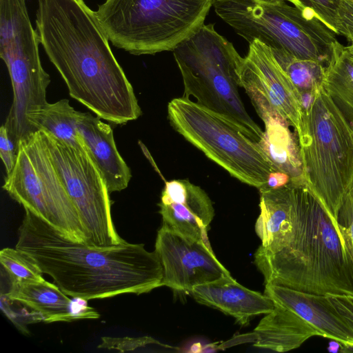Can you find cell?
Here are the masks:
<instances>
[{"label": "cell", "mask_w": 353, "mask_h": 353, "mask_svg": "<svg viewBox=\"0 0 353 353\" xmlns=\"http://www.w3.org/2000/svg\"><path fill=\"white\" fill-rule=\"evenodd\" d=\"M202 347L200 343H196L191 346L190 352H203Z\"/></svg>", "instance_id": "d6a6232c"}, {"label": "cell", "mask_w": 353, "mask_h": 353, "mask_svg": "<svg viewBox=\"0 0 353 353\" xmlns=\"http://www.w3.org/2000/svg\"><path fill=\"white\" fill-rule=\"evenodd\" d=\"M214 0H105L94 11L112 44L134 55L173 51L203 24Z\"/></svg>", "instance_id": "8992f818"}, {"label": "cell", "mask_w": 353, "mask_h": 353, "mask_svg": "<svg viewBox=\"0 0 353 353\" xmlns=\"http://www.w3.org/2000/svg\"><path fill=\"white\" fill-rule=\"evenodd\" d=\"M345 47H346V46H345ZM348 53H349V52H348ZM349 55H350V58H351V59H352V62H353V56H352V55H351L350 53H349Z\"/></svg>", "instance_id": "d590c367"}, {"label": "cell", "mask_w": 353, "mask_h": 353, "mask_svg": "<svg viewBox=\"0 0 353 353\" xmlns=\"http://www.w3.org/2000/svg\"><path fill=\"white\" fill-rule=\"evenodd\" d=\"M272 50L276 61L301 96L311 95L312 91L323 83L326 66L325 64L297 59L281 50Z\"/></svg>", "instance_id": "603a6c76"}, {"label": "cell", "mask_w": 353, "mask_h": 353, "mask_svg": "<svg viewBox=\"0 0 353 353\" xmlns=\"http://www.w3.org/2000/svg\"><path fill=\"white\" fill-rule=\"evenodd\" d=\"M337 310L353 328V295H327Z\"/></svg>", "instance_id": "f546056e"}, {"label": "cell", "mask_w": 353, "mask_h": 353, "mask_svg": "<svg viewBox=\"0 0 353 353\" xmlns=\"http://www.w3.org/2000/svg\"><path fill=\"white\" fill-rule=\"evenodd\" d=\"M264 123L265 130L259 142L276 170L286 173L291 181H305L296 134L290 123L270 105L256 110Z\"/></svg>", "instance_id": "ac0fdd59"}, {"label": "cell", "mask_w": 353, "mask_h": 353, "mask_svg": "<svg viewBox=\"0 0 353 353\" xmlns=\"http://www.w3.org/2000/svg\"><path fill=\"white\" fill-rule=\"evenodd\" d=\"M19 204L59 230L68 239L85 243V232L37 130L23 138L16 163L2 186Z\"/></svg>", "instance_id": "9c48e42d"}, {"label": "cell", "mask_w": 353, "mask_h": 353, "mask_svg": "<svg viewBox=\"0 0 353 353\" xmlns=\"http://www.w3.org/2000/svg\"><path fill=\"white\" fill-rule=\"evenodd\" d=\"M172 52L183 79V97L195 98L259 143L263 131L247 112L238 92L243 57L233 44L215 30L214 24L204 23Z\"/></svg>", "instance_id": "5b68a950"}, {"label": "cell", "mask_w": 353, "mask_h": 353, "mask_svg": "<svg viewBox=\"0 0 353 353\" xmlns=\"http://www.w3.org/2000/svg\"><path fill=\"white\" fill-rule=\"evenodd\" d=\"M50 157L75 205L85 232V244L105 248L125 242L117 234L104 177L85 144L71 145L40 130Z\"/></svg>", "instance_id": "30bf717a"}, {"label": "cell", "mask_w": 353, "mask_h": 353, "mask_svg": "<svg viewBox=\"0 0 353 353\" xmlns=\"http://www.w3.org/2000/svg\"><path fill=\"white\" fill-rule=\"evenodd\" d=\"M254 1H259V2H264V3L273 2V1H285L287 2L291 3L293 6H295L300 9H302L300 3H299V1L297 0H254ZM302 10H303V9H302Z\"/></svg>", "instance_id": "1f68e13d"}, {"label": "cell", "mask_w": 353, "mask_h": 353, "mask_svg": "<svg viewBox=\"0 0 353 353\" xmlns=\"http://www.w3.org/2000/svg\"><path fill=\"white\" fill-rule=\"evenodd\" d=\"M0 263L10 283H32L45 280L36 263L17 248L2 249L0 251Z\"/></svg>", "instance_id": "cb8c5ba5"}, {"label": "cell", "mask_w": 353, "mask_h": 353, "mask_svg": "<svg viewBox=\"0 0 353 353\" xmlns=\"http://www.w3.org/2000/svg\"><path fill=\"white\" fill-rule=\"evenodd\" d=\"M39 43L37 31L28 19L11 21L0 28V57L7 66L13 91L3 125L16 150L21 139L36 132L28 121V114L48 103L50 77L41 65Z\"/></svg>", "instance_id": "8fae6325"}, {"label": "cell", "mask_w": 353, "mask_h": 353, "mask_svg": "<svg viewBox=\"0 0 353 353\" xmlns=\"http://www.w3.org/2000/svg\"><path fill=\"white\" fill-rule=\"evenodd\" d=\"M264 294L293 311L319 333L320 336L353 347V328L327 295L307 293L270 283Z\"/></svg>", "instance_id": "9a60e30c"}, {"label": "cell", "mask_w": 353, "mask_h": 353, "mask_svg": "<svg viewBox=\"0 0 353 353\" xmlns=\"http://www.w3.org/2000/svg\"><path fill=\"white\" fill-rule=\"evenodd\" d=\"M332 342H331L329 345L328 350L330 352H337L338 351V345H341L339 342L332 340Z\"/></svg>", "instance_id": "836d02e7"}, {"label": "cell", "mask_w": 353, "mask_h": 353, "mask_svg": "<svg viewBox=\"0 0 353 353\" xmlns=\"http://www.w3.org/2000/svg\"><path fill=\"white\" fill-rule=\"evenodd\" d=\"M168 117L175 131L245 184L260 189L270 173L277 171L259 143L219 113L180 97L169 102Z\"/></svg>", "instance_id": "ba28073f"}, {"label": "cell", "mask_w": 353, "mask_h": 353, "mask_svg": "<svg viewBox=\"0 0 353 353\" xmlns=\"http://www.w3.org/2000/svg\"><path fill=\"white\" fill-rule=\"evenodd\" d=\"M291 181L290 176L281 171H272L270 173L266 186L276 189L288 184Z\"/></svg>", "instance_id": "4dcf8cb0"}, {"label": "cell", "mask_w": 353, "mask_h": 353, "mask_svg": "<svg viewBox=\"0 0 353 353\" xmlns=\"http://www.w3.org/2000/svg\"><path fill=\"white\" fill-rule=\"evenodd\" d=\"M154 251L163 268L162 285L174 291L190 292L196 285L230 275L210 245L163 225L157 232Z\"/></svg>", "instance_id": "4fadbf2b"}, {"label": "cell", "mask_w": 353, "mask_h": 353, "mask_svg": "<svg viewBox=\"0 0 353 353\" xmlns=\"http://www.w3.org/2000/svg\"><path fill=\"white\" fill-rule=\"evenodd\" d=\"M254 263L265 284L353 295V262L339 226L305 181L260 194Z\"/></svg>", "instance_id": "6da1fadb"}, {"label": "cell", "mask_w": 353, "mask_h": 353, "mask_svg": "<svg viewBox=\"0 0 353 353\" xmlns=\"http://www.w3.org/2000/svg\"><path fill=\"white\" fill-rule=\"evenodd\" d=\"M158 205L163 225L184 236L210 245L208 229L214 210L202 188L187 179L165 181Z\"/></svg>", "instance_id": "5bb4252c"}, {"label": "cell", "mask_w": 353, "mask_h": 353, "mask_svg": "<svg viewBox=\"0 0 353 353\" xmlns=\"http://www.w3.org/2000/svg\"><path fill=\"white\" fill-rule=\"evenodd\" d=\"M337 223L347 253L353 262V187L339 209Z\"/></svg>", "instance_id": "484cf974"}, {"label": "cell", "mask_w": 353, "mask_h": 353, "mask_svg": "<svg viewBox=\"0 0 353 353\" xmlns=\"http://www.w3.org/2000/svg\"><path fill=\"white\" fill-rule=\"evenodd\" d=\"M346 49L347 52L353 56V43H351V44L349 46H346Z\"/></svg>", "instance_id": "e575fe53"}, {"label": "cell", "mask_w": 353, "mask_h": 353, "mask_svg": "<svg viewBox=\"0 0 353 353\" xmlns=\"http://www.w3.org/2000/svg\"><path fill=\"white\" fill-rule=\"evenodd\" d=\"M0 157L5 166L6 174L10 173L16 163L17 150L4 125L0 128Z\"/></svg>", "instance_id": "83f0119b"}, {"label": "cell", "mask_w": 353, "mask_h": 353, "mask_svg": "<svg viewBox=\"0 0 353 353\" xmlns=\"http://www.w3.org/2000/svg\"><path fill=\"white\" fill-rule=\"evenodd\" d=\"M336 34H339V10L343 0H297Z\"/></svg>", "instance_id": "d4e9b609"}, {"label": "cell", "mask_w": 353, "mask_h": 353, "mask_svg": "<svg viewBox=\"0 0 353 353\" xmlns=\"http://www.w3.org/2000/svg\"><path fill=\"white\" fill-rule=\"evenodd\" d=\"M274 309L261 320L254 330L256 347L278 352L299 347L308 339L319 333L300 316L274 303Z\"/></svg>", "instance_id": "d6986e66"}, {"label": "cell", "mask_w": 353, "mask_h": 353, "mask_svg": "<svg viewBox=\"0 0 353 353\" xmlns=\"http://www.w3.org/2000/svg\"><path fill=\"white\" fill-rule=\"evenodd\" d=\"M5 294L10 300L39 313L46 323L76 320L74 299H70L56 284L46 280L10 283Z\"/></svg>", "instance_id": "ffe728a7"}, {"label": "cell", "mask_w": 353, "mask_h": 353, "mask_svg": "<svg viewBox=\"0 0 353 353\" xmlns=\"http://www.w3.org/2000/svg\"><path fill=\"white\" fill-rule=\"evenodd\" d=\"M339 34L353 43V0H343L339 10Z\"/></svg>", "instance_id": "f1b7e54d"}, {"label": "cell", "mask_w": 353, "mask_h": 353, "mask_svg": "<svg viewBox=\"0 0 353 353\" xmlns=\"http://www.w3.org/2000/svg\"><path fill=\"white\" fill-rule=\"evenodd\" d=\"M323 85L353 128V62L346 47L339 41L325 66Z\"/></svg>", "instance_id": "44dd1931"}, {"label": "cell", "mask_w": 353, "mask_h": 353, "mask_svg": "<svg viewBox=\"0 0 353 353\" xmlns=\"http://www.w3.org/2000/svg\"><path fill=\"white\" fill-rule=\"evenodd\" d=\"M35 23L40 44L71 97L115 124L140 117L132 85L84 0H39Z\"/></svg>", "instance_id": "7a4b0ae2"}, {"label": "cell", "mask_w": 353, "mask_h": 353, "mask_svg": "<svg viewBox=\"0 0 353 353\" xmlns=\"http://www.w3.org/2000/svg\"><path fill=\"white\" fill-rule=\"evenodd\" d=\"M297 139L305 183L338 225L339 209L353 187V128L323 83L312 92Z\"/></svg>", "instance_id": "277c9868"}, {"label": "cell", "mask_w": 353, "mask_h": 353, "mask_svg": "<svg viewBox=\"0 0 353 353\" xmlns=\"http://www.w3.org/2000/svg\"><path fill=\"white\" fill-rule=\"evenodd\" d=\"M239 79L249 98L265 99L288 121L296 137L301 134L305 112L301 94L269 46L259 40L249 43Z\"/></svg>", "instance_id": "7c38bea8"}, {"label": "cell", "mask_w": 353, "mask_h": 353, "mask_svg": "<svg viewBox=\"0 0 353 353\" xmlns=\"http://www.w3.org/2000/svg\"><path fill=\"white\" fill-rule=\"evenodd\" d=\"M27 118L35 131L45 130L71 145H85L78 131V111L70 105L68 99H61L52 103H47L31 111Z\"/></svg>", "instance_id": "7402d4cb"}, {"label": "cell", "mask_w": 353, "mask_h": 353, "mask_svg": "<svg viewBox=\"0 0 353 353\" xmlns=\"http://www.w3.org/2000/svg\"><path fill=\"white\" fill-rule=\"evenodd\" d=\"M15 248L72 298L88 301L139 295L163 286L160 260L155 251L146 250L143 243L90 246L68 239L27 209Z\"/></svg>", "instance_id": "3957f363"}, {"label": "cell", "mask_w": 353, "mask_h": 353, "mask_svg": "<svg viewBox=\"0 0 353 353\" xmlns=\"http://www.w3.org/2000/svg\"><path fill=\"white\" fill-rule=\"evenodd\" d=\"M77 127L104 177L109 192L125 189L132 174L117 150L111 126L97 116L78 111Z\"/></svg>", "instance_id": "e0dca14e"}, {"label": "cell", "mask_w": 353, "mask_h": 353, "mask_svg": "<svg viewBox=\"0 0 353 353\" xmlns=\"http://www.w3.org/2000/svg\"><path fill=\"white\" fill-rule=\"evenodd\" d=\"M190 294L199 303L233 316L243 326L254 316L268 314L274 307L273 301L266 295L244 287L231 275L196 285Z\"/></svg>", "instance_id": "2e32d148"}, {"label": "cell", "mask_w": 353, "mask_h": 353, "mask_svg": "<svg viewBox=\"0 0 353 353\" xmlns=\"http://www.w3.org/2000/svg\"><path fill=\"white\" fill-rule=\"evenodd\" d=\"M150 344L161 345L159 341L150 336L141 337H109L101 338V343L98 348L115 350L121 352L133 351L139 347Z\"/></svg>", "instance_id": "4316f807"}, {"label": "cell", "mask_w": 353, "mask_h": 353, "mask_svg": "<svg viewBox=\"0 0 353 353\" xmlns=\"http://www.w3.org/2000/svg\"><path fill=\"white\" fill-rule=\"evenodd\" d=\"M216 14L249 43L259 40L297 59L327 64L336 33L312 12L285 1L214 0Z\"/></svg>", "instance_id": "52a82bcc"}]
</instances>
